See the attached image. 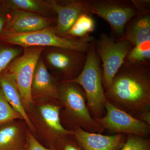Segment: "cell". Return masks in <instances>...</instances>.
Wrapping results in <instances>:
<instances>
[{
	"instance_id": "1",
	"label": "cell",
	"mask_w": 150,
	"mask_h": 150,
	"mask_svg": "<svg viewBox=\"0 0 150 150\" xmlns=\"http://www.w3.org/2000/svg\"><path fill=\"white\" fill-rule=\"evenodd\" d=\"M105 92L111 104L135 118L150 110V64L124 63Z\"/></svg>"
},
{
	"instance_id": "2",
	"label": "cell",
	"mask_w": 150,
	"mask_h": 150,
	"mask_svg": "<svg viewBox=\"0 0 150 150\" xmlns=\"http://www.w3.org/2000/svg\"><path fill=\"white\" fill-rule=\"evenodd\" d=\"M58 101L64 109L67 121L72 126L79 127L87 132L102 134L105 131L93 118L89 111L85 93L78 84L60 81L58 85Z\"/></svg>"
},
{
	"instance_id": "3",
	"label": "cell",
	"mask_w": 150,
	"mask_h": 150,
	"mask_svg": "<svg viewBox=\"0 0 150 150\" xmlns=\"http://www.w3.org/2000/svg\"><path fill=\"white\" fill-rule=\"evenodd\" d=\"M95 40L86 53L82 71L77 77L69 81L78 84L83 89L90 113L93 118L97 119L105 115L104 104L106 98L103 86L102 65L95 48Z\"/></svg>"
},
{
	"instance_id": "4",
	"label": "cell",
	"mask_w": 150,
	"mask_h": 150,
	"mask_svg": "<svg viewBox=\"0 0 150 150\" xmlns=\"http://www.w3.org/2000/svg\"><path fill=\"white\" fill-rule=\"evenodd\" d=\"M55 26L34 32L21 34H4L0 41L23 48L31 47H55L86 53L95 38L92 36L79 39L62 37L57 35Z\"/></svg>"
},
{
	"instance_id": "5",
	"label": "cell",
	"mask_w": 150,
	"mask_h": 150,
	"mask_svg": "<svg viewBox=\"0 0 150 150\" xmlns=\"http://www.w3.org/2000/svg\"><path fill=\"white\" fill-rule=\"evenodd\" d=\"M90 13L96 15L109 25L112 37H122L129 21L137 12L131 0H86Z\"/></svg>"
},
{
	"instance_id": "6",
	"label": "cell",
	"mask_w": 150,
	"mask_h": 150,
	"mask_svg": "<svg viewBox=\"0 0 150 150\" xmlns=\"http://www.w3.org/2000/svg\"><path fill=\"white\" fill-rule=\"evenodd\" d=\"M94 45L102 63V83L105 91L134 46L129 41L116 40L105 33L95 39Z\"/></svg>"
},
{
	"instance_id": "7",
	"label": "cell",
	"mask_w": 150,
	"mask_h": 150,
	"mask_svg": "<svg viewBox=\"0 0 150 150\" xmlns=\"http://www.w3.org/2000/svg\"><path fill=\"white\" fill-rule=\"evenodd\" d=\"M41 57L48 71L60 81H70L77 77L85 64V52L65 48L45 47Z\"/></svg>"
},
{
	"instance_id": "8",
	"label": "cell",
	"mask_w": 150,
	"mask_h": 150,
	"mask_svg": "<svg viewBox=\"0 0 150 150\" xmlns=\"http://www.w3.org/2000/svg\"><path fill=\"white\" fill-rule=\"evenodd\" d=\"M44 48L43 47L23 48L22 54L11 62L4 71L14 76L26 112L33 103L31 95L33 78L36 64Z\"/></svg>"
},
{
	"instance_id": "9",
	"label": "cell",
	"mask_w": 150,
	"mask_h": 150,
	"mask_svg": "<svg viewBox=\"0 0 150 150\" xmlns=\"http://www.w3.org/2000/svg\"><path fill=\"white\" fill-rule=\"evenodd\" d=\"M105 115L95 119L100 126L111 134L133 135L149 138L150 125L118 109L107 99L104 104Z\"/></svg>"
},
{
	"instance_id": "10",
	"label": "cell",
	"mask_w": 150,
	"mask_h": 150,
	"mask_svg": "<svg viewBox=\"0 0 150 150\" xmlns=\"http://www.w3.org/2000/svg\"><path fill=\"white\" fill-rule=\"evenodd\" d=\"M62 106L60 103H45L38 108V115L41 125L48 132L47 147L59 150L67 137L73 135L72 130L63 126L60 117Z\"/></svg>"
},
{
	"instance_id": "11",
	"label": "cell",
	"mask_w": 150,
	"mask_h": 150,
	"mask_svg": "<svg viewBox=\"0 0 150 150\" xmlns=\"http://www.w3.org/2000/svg\"><path fill=\"white\" fill-rule=\"evenodd\" d=\"M48 1L56 15V33L61 37L66 38L67 32L81 15H91L86 0H48Z\"/></svg>"
},
{
	"instance_id": "12",
	"label": "cell",
	"mask_w": 150,
	"mask_h": 150,
	"mask_svg": "<svg viewBox=\"0 0 150 150\" xmlns=\"http://www.w3.org/2000/svg\"><path fill=\"white\" fill-rule=\"evenodd\" d=\"M56 18L47 17L25 11L14 10L2 35L34 32L56 26Z\"/></svg>"
},
{
	"instance_id": "13",
	"label": "cell",
	"mask_w": 150,
	"mask_h": 150,
	"mask_svg": "<svg viewBox=\"0 0 150 150\" xmlns=\"http://www.w3.org/2000/svg\"><path fill=\"white\" fill-rule=\"evenodd\" d=\"M59 82L47 69L40 56L35 67L31 84V97L33 102L37 100L58 101Z\"/></svg>"
},
{
	"instance_id": "14",
	"label": "cell",
	"mask_w": 150,
	"mask_h": 150,
	"mask_svg": "<svg viewBox=\"0 0 150 150\" xmlns=\"http://www.w3.org/2000/svg\"><path fill=\"white\" fill-rule=\"evenodd\" d=\"M74 137L84 150H119L126 142L127 135H103L87 132L79 127L72 129Z\"/></svg>"
},
{
	"instance_id": "15",
	"label": "cell",
	"mask_w": 150,
	"mask_h": 150,
	"mask_svg": "<svg viewBox=\"0 0 150 150\" xmlns=\"http://www.w3.org/2000/svg\"><path fill=\"white\" fill-rule=\"evenodd\" d=\"M117 40H127L134 47L150 43V10L137 12L129 21L122 37Z\"/></svg>"
},
{
	"instance_id": "16",
	"label": "cell",
	"mask_w": 150,
	"mask_h": 150,
	"mask_svg": "<svg viewBox=\"0 0 150 150\" xmlns=\"http://www.w3.org/2000/svg\"><path fill=\"white\" fill-rule=\"evenodd\" d=\"M0 88L6 99L14 109L20 114L31 133L35 127L25 109L14 76L8 72L4 71L0 77Z\"/></svg>"
},
{
	"instance_id": "17",
	"label": "cell",
	"mask_w": 150,
	"mask_h": 150,
	"mask_svg": "<svg viewBox=\"0 0 150 150\" xmlns=\"http://www.w3.org/2000/svg\"><path fill=\"white\" fill-rule=\"evenodd\" d=\"M26 133L21 126L14 122L0 126V150H24Z\"/></svg>"
},
{
	"instance_id": "18",
	"label": "cell",
	"mask_w": 150,
	"mask_h": 150,
	"mask_svg": "<svg viewBox=\"0 0 150 150\" xmlns=\"http://www.w3.org/2000/svg\"><path fill=\"white\" fill-rule=\"evenodd\" d=\"M12 10L25 11L47 17L56 18L48 0H4Z\"/></svg>"
},
{
	"instance_id": "19",
	"label": "cell",
	"mask_w": 150,
	"mask_h": 150,
	"mask_svg": "<svg viewBox=\"0 0 150 150\" xmlns=\"http://www.w3.org/2000/svg\"><path fill=\"white\" fill-rule=\"evenodd\" d=\"M95 28V23L91 15L84 14L76 20L69 30L66 38L79 39L89 35Z\"/></svg>"
},
{
	"instance_id": "20",
	"label": "cell",
	"mask_w": 150,
	"mask_h": 150,
	"mask_svg": "<svg viewBox=\"0 0 150 150\" xmlns=\"http://www.w3.org/2000/svg\"><path fill=\"white\" fill-rule=\"evenodd\" d=\"M23 52V48L0 41V77L8 65Z\"/></svg>"
},
{
	"instance_id": "21",
	"label": "cell",
	"mask_w": 150,
	"mask_h": 150,
	"mask_svg": "<svg viewBox=\"0 0 150 150\" xmlns=\"http://www.w3.org/2000/svg\"><path fill=\"white\" fill-rule=\"evenodd\" d=\"M16 119L23 120L20 114L9 103L0 88V126Z\"/></svg>"
},
{
	"instance_id": "22",
	"label": "cell",
	"mask_w": 150,
	"mask_h": 150,
	"mask_svg": "<svg viewBox=\"0 0 150 150\" xmlns=\"http://www.w3.org/2000/svg\"><path fill=\"white\" fill-rule=\"evenodd\" d=\"M119 150H150V138L127 135L125 144Z\"/></svg>"
},
{
	"instance_id": "23",
	"label": "cell",
	"mask_w": 150,
	"mask_h": 150,
	"mask_svg": "<svg viewBox=\"0 0 150 150\" xmlns=\"http://www.w3.org/2000/svg\"><path fill=\"white\" fill-rule=\"evenodd\" d=\"M26 142L24 150H54L52 149L46 147L41 144L34 135L28 131L26 133Z\"/></svg>"
},
{
	"instance_id": "24",
	"label": "cell",
	"mask_w": 150,
	"mask_h": 150,
	"mask_svg": "<svg viewBox=\"0 0 150 150\" xmlns=\"http://www.w3.org/2000/svg\"><path fill=\"white\" fill-rule=\"evenodd\" d=\"M12 10L6 6L4 0H0V37L10 18Z\"/></svg>"
},
{
	"instance_id": "25",
	"label": "cell",
	"mask_w": 150,
	"mask_h": 150,
	"mask_svg": "<svg viewBox=\"0 0 150 150\" xmlns=\"http://www.w3.org/2000/svg\"><path fill=\"white\" fill-rule=\"evenodd\" d=\"M59 150H84L80 144L71 135L67 137Z\"/></svg>"
},
{
	"instance_id": "26",
	"label": "cell",
	"mask_w": 150,
	"mask_h": 150,
	"mask_svg": "<svg viewBox=\"0 0 150 150\" xmlns=\"http://www.w3.org/2000/svg\"><path fill=\"white\" fill-rule=\"evenodd\" d=\"M137 119L150 125V110L143 112L137 117Z\"/></svg>"
}]
</instances>
